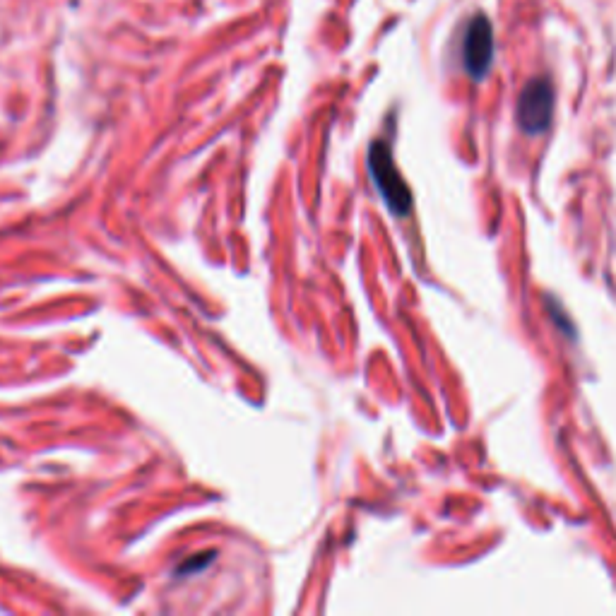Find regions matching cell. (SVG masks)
<instances>
[{
	"instance_id": "obj_1",
	"label": "cell",
	"mask_w": 616,
	"mask_h": 616,
	"mask_svg": "<svg viewBox=\"0 0 616 616\" xmlns=\"http://www.w3.org/2000/svg\"><path fill=\"white\" fill-rule=\"evenodd\" d=\"M369 171L371 179L376 183L378 193H381L383 203L388 205V210L398 217H407L412 212V193L405 179L400 176L398 167H395L393 150L385 140L371 142L369 147Z\"/></svg>"
},
{
	"instance_id": "obj_2",
	"label": "cell",
	"mask_w": 616,
	"mask_h": 616,
	"mask_svg": "<svg viewBox=\"0 0 616 616\" xmlns=\"http://www.w3.org/2000/svg\"><path fill=\"white\" fill-rule=\"evenodd\" d=\"M556 109V92L549 77L537 75L525 82V87L518 94L515 104V121L525 135H542L547 133L554 121Z\"/></svg>"
},
{
	"instance_id": "obj_3",
	"label": "cell",
	"mask_w": 616,
	"mask_h": 616,
	"mask_svg": "<svg viewBox=\"0 0 616 616\" xmlns=\"http://www.w3.org/2000/svg\"><path fill=\"white\" fill-rule=\"evenodd\" d=\"M462 68L470 75L472 82L487 80L494 65L496 44H494V25L487 13H475L465 25L462 34Z\"/></svg>"
},
{
	"instance_id": "obj_4",
	"label": "cell",
	"mask_w": 616,
	"mask_h": 616,
	"mask_svg": "<svg viewBox=\"0 0 616 616\" xmlns=\"http://www.w3.org/2000/svg\"><path fill=\"white\" fill-rule=\"evenodd\" d=\"M547 304H549V316H552L554 321L559 323L561 318H564V311H561V306H554V304H552V299H549V296H547ZM571 328H573L571 323H564V325H561V330H566V335H568V337H576V335H573V330H571Z\"/></svg>"
}]
</instances>
